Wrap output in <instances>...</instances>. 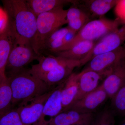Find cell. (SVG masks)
Returning <instances> with one entry per match:
<instances>
[{
  "label": "cell",
  "instance_id": "6da1fadb",
  "mask_svg": "<svg viewBox=\"0 0 125 125\" xmlns=\"http://www.w3.org/2000/svg\"><path fill=\"white\" fill-rule=\"evenodd\" d=\"M2 2L7 19L13 26L18 44L31 46L36 33L37 17L27 0H5Z\"/></svg>",
  "mask_w": 125,
  "mask_h": 125
},
{
  "label": "cell",
  "instance_id": "7a4b0ae2",
  "mask_svg": "<svg viewBox=\"0 0 125 125\" xmlns=\"http://www.w3.org/2000/svg\"><path fill=\"white\" fill-rule=\"evenodd\" d=\"M9 83L12 91V105L21 102L26 103L31 99L49 91L45 82L30 73L28 70L23 69L10 75Z\"/></svg>",
  "mask_w": 125,
  "mask_h": 125
},
{
  "label": "cell",
  "instance_id": "3957f363",
  "mask_svg": "<svg viewBox=\"0 0 125 125\" xmlns=\"http://www.w3.org/2000/svg\"><path fill=\"white\" fill-rule=\"evenodd\" d=\"M67 10L61 6L37 16L36 33L31 46L38 55L45 40L55 31L67 24Z\"/></svg>",
  "mask_w": 125,
  "mask_h": 125
},
{
  "label": "cell",
  "instance_id": "277c9868",
  "mask_svg": "<svg viewBox=\"0 0 125 125\" xmlns=\"http://www.w3.org/2000/svg\"><path fill=\"white\" fill-rule=\"evenodd\" d=\"M120 24L119 19L112 20L104 16L91 21L76 33L71 42L62 46L59 52L69 49L82 41H97L108 34L117 31Z\"/></svg>",
  "mask_w": 125,
  "mask_h": 125
},
{
  "label": "cell",
  "instance_id": "5b68a950",
  "mask_svg": "<svg viewBox=\"0 0 125 125\" xmlns=\"http://www.w3.org/2000/svg\"><path fill=\"white\" fill-rule=\"evenodd\" d=\"M125 49L120 46L109 52L95 56L83 70L92 71L106 76L115 66L125 60Z\"/></svg>",
  "mask_w": 125,
  "mask_h": 125
},
{
  "label": "cell",
  "instance_id": "8992f818",
  "mask_svg": "<svg viewBox=\"0 0 125 125\" xmlns=\"http://www.w3.org/2000/svg\"><path fill=\"white\" fill-rule=\"evenodd\" d=\"M52 90L24 104H20L16 111L23 125H32L37 122L42 115L43 107Z\"/></svg>",
  "mask_w": 125,
  "mask_h": 125
},
{
  "label": "cell",
  "instance_id": "52a82bcc",
  "mask_svg": "<svg viewBox=\"0 0 125 125\" xmlns=\"http://www.w3.org/2000/svg\"><path fill=\"white\" fill-rule=\"evenodd\" d=\"M38 55L30 45L18 44L10 52L6 67L10 70V74L23 69L24 67L34 60Z\"/></svg>",
  "mask_w": 125,
  "mask_h": 125
},
{
  "label": "cell",
  "instance_id": "ba28073f",
  "mask_svg": "<svg viewBox=\"0 0 125 125\" xmlns=\"http://www.w3.org/2000/svg\"><path fill=\"white\" fill-rule=\"evenodd\" d=\"M125 40V33H120L117 31L104 36L97 41L96 44L85 58L81 61L82 66L95 56L109 52L121 46Z\"/></svg>",
  "mask_w": 125,
  "mask_h": 125
},
{
  "label": "cell",
  "instance_id": "9c48e42d",
  "mask_svg": "<svg viewBox=\"0 0 125 125\" xmlns=\"http://www.w3.org/2000/svg\"><path fill=\"white\" fill-rule=\"evenodd\" d=\"M107 97L101 85L83 98L74 101L65 111L71 110L83 113H93L104 103Z\"/></svg>",
  "mask_w": 125,
  "mask_h": 125
},
{
  "label": "cell",
  "instance_id": "30bf717a",
  "mask_svg": "<svg viewBox=\"0 0 125 125\" xmlns=\"http://www.w3.org/2000/svg\"><path fill=\"white\" fill-rule=\"evenodd\" d=\"M18 44L13 26L7 19L5 26L0 32V72H5L10 54Z\"/></svg>",
  "mask_w": 125,
  "mask_h": 125
},
{
  "label": "cell",
  "instance_id": "8fae6325",
  "mask_svg": "<svg viewBox=\"0 0 125 125\" xmlns=\"http://www.w3.org/2000/svg\"><path fill=\"white\" fill-rule=\"evenodd\" d=\"M93 113H83L74 110L62 112L48 121V125H92Z\"/></svg>",
  "mask_w": 125,
  "mask_h": 125
},
{
  "label": "cell",
  "instance_id": "7c38bea8",
  "mask_svg": "<svg viewBox=\"0 0 125 125\" xmlns=\"http://www.w3.org/2000/svg\"><path fill=\"white\" fill-rule=\"evenodd\" d=\"M82 66L80 61L64 58L60 63L45 75L42 79L49 87L66 80L77 67Z\"/></svg>",
  "mask_w": 125,
  "mask_h": 125
},
{
  "label": "cell",
  "instance_id": "4fadbf2b",
  "mask_svg": "<svg viewBox=\"0 0 125 125\" xmlns=\"http://www.w3.org/2000/svg\"><path fill=\"white\" fill-rule=\"evenodd\" d=\"M108 97L111 98L125 85V62L122 61L113 68L106 76L102 84Z\"/></svg>",
  "mask_w": 125,
  "mask_h": 125
},
{
  "label": "cell",
  "instance_id": "5bb4252c",
  "mask_svg": "<svg viewBox=\"0 0 125 125\" xmlns=\"http://www.w3.org/2000/svg\"><path fill=\"white\" fill-rule=\"evenodd\" d=\"M67 10L66 20L68 27L77 32L86 24L93 20L89 14L78 3V1Z\"/></svg>",
  "mask_w": 125,
  "mask_h": 125
},
{
  "label": "cell",
  "instance_id": "9a60e30c",
  "mask_svg": "<svg viewBox=\"0 0 125 125\" xmlns=\"http://www.w3.org/2000/svg\"><path fill=\"white\" fill-rule=\"evenodd\" d=\"M78 93L74 102L83 98L96 89L103 74L92 71L83 70L81 72Z\"/></svg>",
  "mask_w": 125,
  "mask_h": 125
},
{
  "label": "cell",
  "instance_id": "2e32d148",
  "mask_svg": "<svg viewBox=\"0 0 125 125\" xmlns=\"http://www.w3.org/2000/svg\"><path fill=\"white\" fill-rule=\"evenodd\" d=\"M65 81L52 90L51 94L45 103L42 115L38 122H44L46 121L45 119V116H49L52 118L62 112L63 108L62 103L61 93Z\"/></svg>",
  "mask_w": 125,
  "mask_h": 125
},
{
  "label": "cell",
  "instance_id": "e0dca14e",
  "mask_svg": "<svg viewBox=\"0 0 125 125\" xmlns=\"http://www.w3.org/2000/svg\"><path fill=\"white\" fill-rule=\"evenodd\" d=\"M63 59L62 57L53 55L39 56L37 60L38 63L32 65L28 71L32 75L42 80L46 75L60 63Z\"/></svg>",
  "mask_w": 125,
  "mask_h": 125
},
{
  "label": "cell",
  "instance_id": "ac0fdd59",
  "mask_svg": "<svg viewBox=\"0 0 125 125\" xmlns=\"http://www.w3.org/2000/svg\"><path fill=\"white\" fill-rule=\"evenodd\" d=\"M120 2L118 0H86L78 3L89 14L93 20L94 17H104L105 14Z\"/></svg>",
  "mask_w": 125,
  "mask_h": 125
},
{
  "label": "cell",
  "instance_id": "d6986e66",
  "mask_svg": "<svg viewBox=\"0 0 125 125\" xmlns=\"http://www.w3.org/2000/svg\"><path fill=\"white\" fill-rule=\"evenodd\" d=\"M81 74V72L72 73L65 80L64 86L61 93L62 112L65 111L73 102L78 93Z\"/></svg>",
  "mask_w": 125,
  "mask_h": 125
},
{
  "label": "cell",
  "instance_id": "ffe728a7",
  "mask_svg": "<svg viewBox=\"0 0 125 125\" xmlns=\"http://www.w3.org/2000/svg\"><path fill=\"white\" fill-rule=\"evenodd\" d=\"M97 42L88 40L82 41L69 49L57 52L54 56L81 61L93 49Z\"/></svg>",
  "mask_w": 125,
  "mask_h": 125
},
{
  "label": "cell",
  "instance_id": "44dd1931",
  "mask_svg": "<svg viewBox=\"0 0 125 125\" xmlns=\"http://www.w3.org/2000/svg\"><path fill=\"white\" fill-rule=\"evenodd\" d=\"M76 0H27L32 11L36 16L48 12L57 7L63 6L69 3L73 4Z\"/></svg>",
  "mask_w": 125,
  "mask_h": 125
},
{
  "label": "cell",
  "instance_id": "7402d4cb",
  "mask_svg": "<svg viewBox=\"0 0 125 125\" xmlns=\"http://www.w3.org/2000/svg\"><path fill=\"white\" fill-rule=\"evenodd\" d=\"M12 93L5 72H0V116L11 109Z\"/></svg>",
  "mask_w": 125,
  "mask_h": 125
},
{
  "label": "cell",
  "instance_id": "603a6c76",
  "mask_svg": "<svg viewBox=\"0 0 125 125\" xmlns=\"http://www.w3.org/2000/svg\"><path fill=\"white\" fill-rule=\"evenodd\" d=\"M113 109L121 115L125 114V85L121 88L111 98Z\"/></svg>",
  "mask_w": 125,
  "mask_h": 125
},
{
  "label": "cell",
  "instance_id": "cb8c5ba5",
  "mask_svg": "<svg viewBox=\"0 0 125 125\" xmlns=\"http://www.w3.org/2000/svg\"><path fill=\"white\" fill-rule=\"evenodd\" d=\"M115 112L105 108L94 118L92 125H115Z\"/></svg>",
  "mask_w": 125,
  "mask_h": 125
},
{
  "label": "cell",
  "instance_id": "d4e9b609",
  "mask_svg": "<svg viewBox=\"0 0 125 125\" xmlns=\"http://www.w3.org/2000/svg\"><path fill=\"white\" fill-rule=\"evenodd\" d=\"M0 125H23L16 109H11L0 116Z\"/></svg>",
  "mask_w": 125,
  "mask_h": 125
},
{
  "label": "cell",
  "instance_id": "484cf974",
  "mask_svg": "<svg viewBox=\"0 0 125 125\" xmlns=\"http://www.w3.org/2000/svg\"><path fill=\"white\" fill-rule=\"evenodd\" d=\"M70 29L69 27L67 26V27L61 28L60 29L57 30L45 40L42 45L45 43L50 42L54 40L63 38L65 35L69 31Z\"/></svg>",
  "mask_w": 125,
  "mask_h": 125
},
{
  "label": "cell",
  "instance_id": "4316f807",
  "mask_svg": "<svg viewBox=\"0 0 125 125\" xmlns=\"http://www.w3.org/2000/svg\"><path fill=\"white\" fill-rule=\"evenodd\" d=\"M76 33L77 32H75V31L70 29L69 31L67 32L66 34L64 36L63 38H62L63 43H64L62 46L66 45V44H68L69 43L71 42L73 40V39L74 37L75 36V34H76Z\"/></svg>",
  "mask_w": 125,
  "mask_h": 125
},
{
  "label": "cell",
  "instance_id": "83f0119b",
  "mask_svg": "<svg viewBox=\"0 0 125 125\" xmlns=\"http://www.w3.org/2000/svg\"><path fill=\"white\" fill-rule=\"evenodd\" d=\"M4 15H0V32L4 28L7 22V19H5Z\"/></svg>",
  "mask_w": 125,
  "mask_h": 125
},
{
  "label": "cell",
  "instance_id": "f1b7e54d",
  "mask_svg": "<svg viewBox=\"0 0 125 125\" xmlns=\"http://www.w3.org/2000/svg\"><path fill=\"white\" fill-rule=\"evenodd\" d=\"M33 125H40V124H38V123H34V124H33Z\"/></svg>",
  "mask_w": 125,
  "mask_h": 125
},
{
  "label": "cell",
  "instance_id": "f546056e",
  "mask_svg": "<svg viewBox=\"0 0 125 125\" xmlns=\"http://www.w3.org/2000/svg\"><path fill=\"white\" fill-rule=\"evenodd\" d=\"M120 125H125V121H124Z\"/></svg>",
  "mask_w": 125,
  "mask_h": 125
}]
</instances>
